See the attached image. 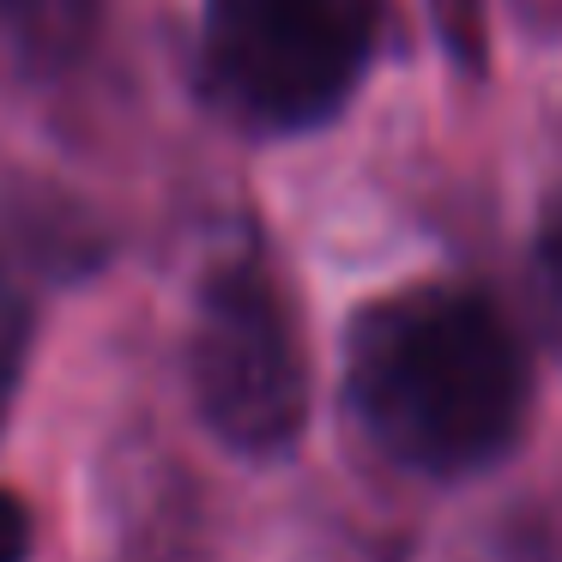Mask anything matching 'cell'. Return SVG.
I'll use <instances>...</instances> for the list:
<instances>
[{
	"mask_svg": "<svg viewBox=\"0 0 562 562\" xmlns=\"http://www.w3.org/2000/svg\"><path fill=\"white\" fill-rule=\"evenodd\" d=\"M351 405L375 448L412 472H477L520 429V339L484 296L453 284H417L357 321Z\"/></svg>",
	"mask_w": 562,
	"mask_h": 562,
	"instance_id": "6da1fadb",
	"label": "cell"
},
{
	"mask_svg": "<svg viewBox=\"0 0 562 562\" xmlns=\"http://www.w3.org/2000/svg\"><path fill=\"white\" fill-rule=\"evenodd\" d=\"M381 37V0H206L200 79L255 134L315 127L357 91Z\"/></svg>",
	"mask_w": 562,
	"mask_h": 562,
	"instance_id": "7a4b0ae2",
	"label": "cell"
},
{
	"mask_svg": "<svg viewBox=\"0 0 562 562\" xmlns=\"http://www.w3.org/2000/svg\"><path fill=\"white\" fill-rule=\"evenodd\" d=\"M194 400L236 453H279L308 412L303 345L260 255L218 260L194 315Z\"/></svg>",
	"mask_w": 562,
	"mask_h": 562,
	"instance_id": "3957f363",
	"label": "cell"
},
{
	"mask_svg": "<svg viewBox=\"0 0 562 562\" xmlns=\"http://www.w3.org/2000/svg\"><path fill=\"white\" fill-rule=\"evenodd\" d=\"M103 0H0V74L61 79L91 49Z\"/></svg>",
	"mask_w": 562,
	"mask_h": 562,
	"instance_id": "277c9868",
	"label": "cell"
},
{
	"mask_svg": "<svg viewBox=\"0 0 562 562\" xmlns=\"http://www.w3.org/2000/svg\"><path fill=\"white\" fill-rule=\"evenodd\" d=\"M532 303H538V327H544V339L562 351V200H550L544 224H538V248H532Z\"/></svg>",
	"mask_w": 562,
	"mask_h": 562,
	"instance_id": "5b68a950",
	"label": "cell"
},
{
	"mask_svg": "<svg viewBox=\"0 0 562 562\" xmlns=\"http://www.w3.org/2000/svg\"><path fill=\"white\" fill-rule=\"evenodd\" d=\"M19 363H25V303L13 296V284L0 279V412L19 387Z\"/></svg>",
	"mask_w": 562,
	"mask_h": 562,
	"instance_id": "8992f818",
	"label": "cell"
},
{
	"mask_svg": "<svg viewBox=\"0 0 562 562\" xmlns=\"http://www.w3.org/2000/svg\"><path fill=\"white\" fill-rule=\"evenodd\" d=\"M31 557V514L19 496L0 490V562H25Z\"/></svg>",
	"mask_w": 562,
	"mask_h": 562,
	"instance_id": "52a82bcc",
	"label": "cell"
}]
</instances>
